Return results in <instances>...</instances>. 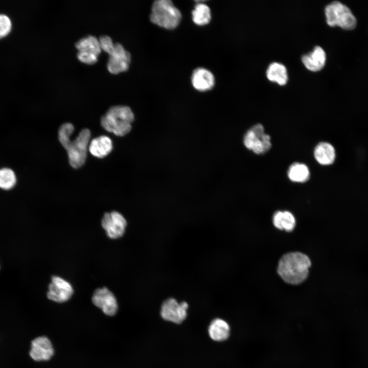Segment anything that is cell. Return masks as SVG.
Segmentation results:
<instances>
[{"instance_id": "19", "label": "cell", "mask_w": 368, "mask_h": 368, "mask_svg": "<svg viewBox=\"0 0 368 368\" xmlns=\"http://www.w3.org/2000/svg\"><path fill=\"white\" fill-rule=\"evenodd\" d=\"M288 177L290 180L295 182H304L310 177L308 167L304 164L294 163L289 168L287 172Z\"/></svg>"}, {"instance_id": "13", "label": "cell", "mask_w": 368, "mask_h": 368, "mask_svg": "<svg viewBox=\"0 0 368 368\" xmlns=\"http://www.w3.org/2000/svg\"><path fill=\"white\" fill-rule=\"evenodd\" d=\"M326 60V53L319 46L314 48L313 51L304 55L302 61L309 70L316 72L320 70L325 65Z\"/></svg>"}, {"instance_id": "27", "label": "cell", "mask_w": 368, "mask_h": 368, "mask_svg": "<svg viewBox=\"0 0 368 368\" xmlns=\"http://www.w3.org/2000/svg\"><path fill=\"white\" fill-rule=\"evenodd\" d=\"M98 55L88 51H80L77 53V58L81 61L88 64H92L98 60Z\"/></svg>"}, {"instance_id": "9", "label": "cell", "mask_w": 368, "mask_h": 368, "mask_svg": "<svg viewBox=\"0 0 368 368\" xmlns=\"http://www.w3.org/2000/svg\"><path fill=\"white\" fill-rule=\"evenodd\" d=\"M73 294L72 286L63 279L53 276L49 286L48 298L57 303H63L68 301Z\"/></svg>"}, {"instance_id": "17", "label": "cell", "mask_w": 368, "mask_h": 368, "mask_svg": "<svg viewBox=\"0 0 368 368\" xmlns=\"http://www.w3.org/2000/svg\"><path fill=\"white\" fill-rule=\"evenodd\" d=\"M266 75L269 80L281 85H285L288 80L286 67L279 62H274L269 64L266 71Z\"/></svg>"}, {"instance_id": "26", "label": "cell", "mask_w": 368, "mask_h": 368, "mask_svg": "<svg viewBox=\"0 0 368 368\" xmlns=\"http://www.w3.org/2000/svg\"><path fill=\"white\" fill-rule=\"evenodd\" d=\"M99 41L101 49L110 55L114 48V43L111 38L108 35H103L100 36Z\"/></svg>"}, {"instance_id": "25", "label": "cell", "mask_w": 368, "mask_h": 368, "mask_svg": "<svg viewBox=\"0 0 368 368\" xmlns=\"http://www.w3.org/2000/svg\"><path fill=\"white\" fill-rule=\"evenodd\" d=\"M12 29V22L8 16L0 14V39L6 36Z\"/></svg>"}, {"instance_id": "10", "label": "cell", "mask_w": 368, "mask_h": 368, "mask_svg": "<svg viewBox=\"0 0 368 368\" xmlns=\"http://www.w3.org/2000/svg\"><path fill=\"white\" fill-rule=\"evenodd\" d=\"M93 304L107 315L113 316L118 311L117 301L114 294L107 288L96 289L92 297Z\"/></svg>"}, {"instance_id": "6", "label": "cell", "mask_w": 368, "mask_h": 368, "mask_svg": "<svg viewBox=\"0 0 368 368\" xmlns=\"http://www.w3.org/2000/svg\"><path fill=\"white\" fill-rule=\"evenodd\" d=\"M243 143L246 148L256 154L267 152L271 147L270 136L264 132L263 126L257 124L245 133Z\"/></svg>"}, {"instance_id": "16", "label": "cell", "mask_w": 368, "mask_h": 368, "mask_svg": "<svg viewBox=\"0 0 368 368\" xmlns=\"http://www.w3.org/2000/svg\"><path fill=\"white\" fill-rule=\"evenodd\" d=\"M208 333L210 338L216 341H222L227 339L230 334L229 325L222 319L215 318L210 323Z\"/></svg>"}, {"instance_id": "12", "label": "cell", "mask_w": 368, "mask_h": 368, "mask_svg": "<svg viewBox=\"0 0 368 368\" xmlns=\"http://www.w3.org/2000/svg\"><path fill=\"white\" fill-rule=\"evenodd\" d=\"M192 84L197 90L205 91L213 88L215 84L213 74L209 70L202 67L195 69L191 78Z\"/></svg>"}, {"instance_id": "2", "label": "cell", "mask_w": 368, "mask_h": 368, "mask_svg": "<svg viewBox=\"0 0 368 368\" xmlns=\"http://www.w3.org/2000/svg\"><path fill=\"white\" fill-rule=\"evenodd\" d=\"M134 118V114L128 106H113L102 116L101 124L106 131L123 136L130 131Z\"/></svg>"}, {"instance_id": "18", "label": "cell", "mask_w": 368, "mask_h": 368, "mask_svg": "<svg viewBox=\"0 0 368 368\" xmlns=\"http://www.w3.org/2000/svg\"><path fill=\"white\" fill-rule=\"evenodd\" d=\"M273 223L277 228L290 232L294 228L295 220L292 214L288 211H278L273 215Z\"/></svg>"}, {"instance_id": "11", "label": "cell", "mask_w": 368, "mask_h": 368, "mask_svg": "<svg viewBox=\"0 0 368 368\" xmlns=\"http://www.w3.org/2000/svg\"><path fill=\"white\" fill-rule=\"evenodd\" d=\"M53 354L52 344L46 336H39L32 341L29 355L33 360L36 361L49 360Z\"/></svg>"}, {"instance_id": "8", "label": "cell", "mask_w": 368, "mask_h": 368, "mask_svg": "<svg viewBox=\"0 0 368 368\" xmlns=\"http://www.w3.org/2000/svg\"><path fill=\"white\" fill-rule=\"evenodd\" d=\"M101 224L109 238L117 239L124 235L127 222L121 214L113 211L104 214Z\"/></svg>"}, {"instance_id": "14", "label": "cell", "mask_w": 368, "mask_h": 368, "mask_svg": "<svg viewBox=\"0 0 368 368\" xmlns=\"http://www.w3.org/2000/svg\"><path fill=\"white\" fill-rule=\"evenodd\" d=\"M314 156L319 164L324 166L330 165L335 161V150L331 144L325 142H320L314 148Z\"/></svg>"}, {"instance_id": "23", "label": "cell", "mask_w": 368, "mask_h": 368, "mask_svg": "<svg viewBox=\"0 0 368 368\" xmlns=\"http://www.w3.org/2000/svg\"><path fill=\"white\" fill-rule=\"evenodd\" d=\"M16 182V175L12 170L4 168L0 169V188L9 190Z\"/></svg>"}, {"instance_id": "22", "label": "cell", "mask_w": 368, "mask_h": 368, "mask_svg": "<svg viewBox=\"0 0 368 368\" xmlns=\"http://www.w3.org/2000/svg\"><path fill=\"white\" fill-rule=\"evenodd\" d=\"M131 60L109 56L107 63V68L110 72L117 74L126 71L129 67Z\"/></svg>"}, {"instance_id": "5", "label": "cell", "mask_w": 368, "mask_h": 368, "mask_svg": "<svg viewBox=\"0 0 368 368\" xmlns=\"http://www.w3.org/2000/svg\"><path fill=\"white\" fill-rule=\"evenodd\" d=\"M90 138L89 130L84 129L74 141L71 139L63 146L67 151L69 162L73 168H79L85 163Z\"/></svg>"}, {"instance_id": "1", "label": "cell", "mask_w": 368, "mask_h": 368, "mask_svg": "<svg viewBox=\"0 0 368 368\" xmlns=\"http://www.w3.org/2000/svg\"><path fill=\"white\" fill-rule=\"evenodd\" d=\"M311 261L307 256L300 252L284 255L280 259L278 272L286 283L297 285L307 277Z\"/></svg>"}, {"instance_id": "3", "label": "cell", "mask_w": 368, "mask_h": 368, "mask_svg": "<svg viewBox=\"0 0 368 368\" xmlns=\"http://www.w3.org/2000/svg\"><path fill=\"white\" fill-rule=\"evenodd\" d=\"M181 14L170 0H158L152 6L151 21L166 29L176 28L180 23Z\"/></svg>"}, {"instance_id": "15", "label": "cell", "mask_w": 368, "mask_h": 368, "mask_svg": "<svg viewBox=\"0 0 368 368\" xmlns=\"http://www.w3.org/2000/svg\"><path fill=\"white\" fill-rule=\"evenodd\" d=\"M88 149L90 153L94 156L103 158L111 151L112 143L109 137L101 135L91 140Z\"/></svg>"}, {"instance_id": "21", "label": "cell", "mask_w": 368, "mask_h": 368, "mask_svg": "<svg viewBox=\"0 0 368 368\" xmlns=\"http://www.w3.org/2000/svg\"><path fill=\"white\" fill-rule=\"evenodd\" d=\"M75 46L80 51L90 52L98 55L101 50L99 40L92 35L80 38L76 42Z\"/></svg>"}, {"instance_id": "4", "label": "cell", "mask_w": 368, "mask_h": 368, "mask_svg": "<svg viewBox=\"0 0 368 368\" xmlns=\"http://www.w3.org/2000/svg\"><path fill=\"white\" fill-rule=\"evenodd\" d=\"M325 13L327 22L330 26L352 30L356 26V19L350 9L339 2L334 1L327 5Z\"/></svg>"}, {"instance_id": "20", "label": "cell", "mask_w": 368, "mask_h": 368, "mask_svg": "<svg viewBox=\"0 0 368 368\" xmlns=\"http://www.w3.org/2000/svg\"><path fill=\"white\" fill-rule=\"evenodd\" d=\"M193 22L199 26L205 25L211 19L210 8L203 3L197 4L192 12Z\"/></svg>"}, {"instance_id": "7", "label": "cell", "mask_w": 368, "mask_h": 368, "mask_svg": "<svg viewBox=\"0 0 368 368\" xmlns=\"http://www.w3.org/2000/svg\"><path fill=\"white\" fill-rule=\"evenodd\" d=\"M188 304L182 302L179 303L175 299L170 298L165 300L160 309L162 317L175 324L181 323L187 316Z\"/></svg>"}, {"instance_id": "24", "label": "cell", "mask_w": 368, "mask_h": 368, "mask_svg": "<svg viewBox=\"0 0 368 368\" xmlns=\"http://www.w3.org/2000/svg\"><path fill=\"white\" fill-rule=\"evenodd\" d=\"M74 130V127L71 123H65L61 125L58 130V139L62 146L71 140Z\"/></svg>"}]
</instances>
